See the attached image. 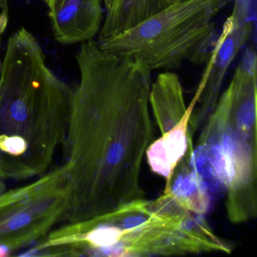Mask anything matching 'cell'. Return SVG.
Segmentation results:
<instances>
[{
  "label": "cell",
  "instance_id": "obj_11",
  "mask_svg": "<svg viewBox=\"0 0 257 257\" xmlns=\"http://www.w3.org/2000/svg\"><path fill=\"white\" fill-rule=\"evenodd\" d=\"M175 0H112L98 42L122 34L156 16Z\"/></svg>",
  "mask_w": 257,
  "mask_h": 257
},
{
  "label": "cell",
  "instance_id": "obj_13",
  "mask_svg": "<svg viewBox=\"0 0 257 257\" xmlns=\"http://www.w3.org/2000/svg\"><path fill=\"white\" fill-rule=\"evenodd\" d=\"M6 189H7V186H6L5 182L2 179H0V193L5 191Z\"/></svg>",
  "mask_w": 257,
  "mask_h": 257
},
{
  "label": "cell",
  "instance_id": "obj_4",
  "mask_svg": "<svg viewBox=\"0 0 257 257\" xmlns=\"http://www.w3.org/2000/svg\"><path fill=\"white\" fill-rule=\"evenodd\" d=\"M232 0H175L156 16L97 42L107 53L139 60L151 70H174L184 61H208L216 38L214 19Z\"/></svg>",
  "mask_w": 257,
  "mask_h": 257
},
{
  "label": "cell",
  "instance_id": "obj_15",
  "mask_svg": "<svg viewBox=\"0 0 257 257\" xmlns=\"http://www.w3.org/2000/svg\"><path fill=\"white\" fill-rule=\"evenodd\" d=\"M42 1H43V2H44L45 4L48 6V7H49V6H50L51 3H52V0H42Z\"/></svg>",
  "mask_w": 257,
  "mask_h": 257
},
{
  "label": "cell",
  "instance_id": "obj_6",
  "mask_svg": "<svg viewBox=\"0 0 257 257\" xmlns=\"http://www.w3.org/2000/svg\"><path fill=\"white\" fill-rule=\"evenodd\" d=\"M74 185L70 162L25 186L0 193V257L14 255L44 239L67 222Z\"/></svg>",
  "mask_w": 257,
  "mask_h": 257
},
{
  "label": "cell",
  "instance_id": "obj_3",
  "mask_svg": "<svg viewBox=\"0 0 257 257\" xmlns=\"http://www.w3.org/2000/svg\"><path fill=\"white\" fill-rule=\"evenodd\" d=\"M67 243L77 255L95 256L180 255L223 247L204 216L188 211L166 191L154 201H144L133 226H118L99 216L73 223Z\"/></svg>",
  "mask_w": 257,
  "mask_h": 257
},
{
  "label": "cell",
  "instance_id": "obj_2",
  "mask_svg": "<svg viewBox=\"0 0 257 257\" xmlns=\"http://www.w3.org/2000/svg\"><path fill=\"white\" fill-rule=\"evenodd\" d=\"M72 94L30 31L10 36L0 66V179L22 181L49 171L67 139Z\"/></svg>",
  "mask_w": 257,
  "mask_h": 257
},
{
  "label": "cell",
  "instance_id": "obj_12",
  "mask_svg": "<svg viewBox=\"0 0 257 257\" xmlns=\"http://www.w3.org/2000/svg\"><path fill=\"white\" fill-rule=\"evenodd\" d=\"M0 9L2 10L3 13H5L4 12H8L7 0H0Z\"/></svg>",
  "mask_w": 257,
  "mask_h": 257
},
{
  "label": "cell",
  "instance_id": "obj_10",
  "mask_svg": "<svg viewBox=\"0 0 257 257\" xmlns=\"http://www.w3.org/2000/svg\"><path fill=\"white\" fill-rule=\"evenodd\" d=\"M166 180L165 190L183 208L202 216L210 210L215 198L189 164L188 150Z\"/></svg>",
  "mask_w": 257,
  "mask_h": 257
},
{
  "label": "cell",
  "instance_id": "obj_16",
  "mask_svg": "<svg viewBox=\"0 0 257 257\" xmlns=\"http://www.w3.org/2000/svg\"><path fill=\"white\" fill-rule=\"evenodd\" d=\"M0 66H1V61H0Z\"/></svg>",
  "mask_w": 257,
  "mask_h": 257
},
{
  "label": "cell",
  "instance_id": "obj_1",
  "mask_svg": "<svg viewBox=\"0 0 257 257\" xmlns=\"http://www.w3.org/2000/svg\"><path fill=\"white\" fill-rule=\"evenodd\" d=\"M76 58L80 82L73 90L63 147L74 185L68 222L144 198L141 164L153 140L150 68L104 52L93 40L83 43Z\"/></svg>",
  "mask_w": 257,
  "mask_h": 257
},
{
  "label": "cell",
  "instance_id": "obj_5",
  "mask_svg": "<svg viewBox=\"0 0 257 257\" xmlns=\"http://www.w3.org/2000/svg\"><path fill=\"white\" fill-rule=\"evenodd\" d=\"M200 138L209 168L227 195L234 222L256 213V113L224 91Z\"/></svg>",
  "mask_w": 257,
  "mask_h": 257
},
{
  "label": "cell",
  "instance_id": "obj_14",
  "mask_svg": "<svg viewBox=\"0 0 257 257\" xmlns=\"http://www.w3.org/2000/svg\"><path fill=\"white\" fill-rule=\"evenodd\" d=\"M111 1L112 0H103V2H104L105 7H106V10L109 9V6H110Z\"/></svg>",
  "mask_w": 257,
  "mask_h": 257
},
{
  "label": "cell",
  "instance_id": "obj_7",
  "mask_svg": "<svg viewBox=\"0 0 257 257\" xmlns=\"http://www.w3.org/2000/svg\"><path fill=\"white\" fill-rule=\"evenodd\" d=\"M233 1L232 13L225 21L220 35L215 41L193 98L196 103H200L198 115L192 118L196 127L214 109L227 70L253 31V0Z\"/></svg>",
  "mask_w": 257,
  "mask_h": 257
},
{
  "label": "cell",
  "instance_id": "obj_9",
  "mask_svg": "<svg viewBox=\"0 0 257 257\" xmlns=\"http://www.w3.org/2000/svg\"><path fill=\"white\" fill-rule=\"evenodd\" d=\"M150 104L162 135L183 123L191 122L195 103L186 107L178 76L172 72L160 73L152 84Z\"/></svg>",
  "mask_w": 257,
  "mask_h": 257
},
{
  "label": "cell",
  "instance_id": "obj_8",
  "mask_svg": "<svg viewBox=\"0 0 257 257\" xmlns=\"http://www.w3.org/2000/svg\"><path fill=\"white\" fill-rule=\"evenodd\" d=\"M49 8L54 37L61 44L83 43L100 32L101 0H52Z\"/></svg>",
  "mask_w": 257,
  "mask_h": 257
}]
</instances>
